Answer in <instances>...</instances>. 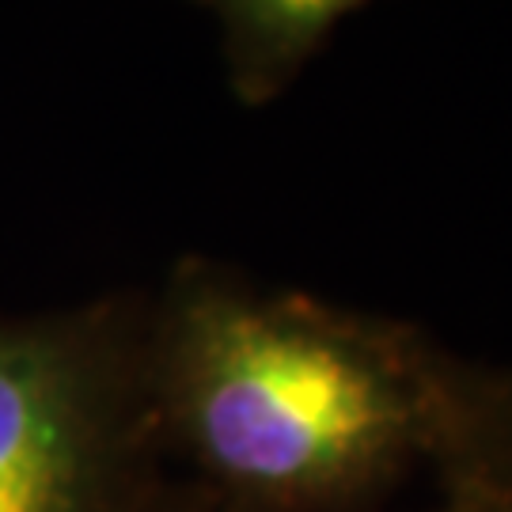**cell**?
I'll return each mask as SVG.
<instances>
[{"instance_id":"obj_1","label":"cell","mask_w":512,"mask_h":512,"mask_svg":"<svg viewBox=\"0 0 512 512\" xmlns=\"http://www.w3.org/2000/svg\"><path fill=\"white\" fill-rule=\"evenodd\" d=\"M148 387L194 512H357L452 452L497 376L418 327L186 262Z\"/></svg>"},{"instance_id":"obj_2","label":"cell","mask_w":512,"mask_h":512,"mask_svg":"<svg viewBox=\"0 0 512 512\" xmlns=\"http://www.w3.org/2000/svg\"><path fill=\"white\" fill-rule=\"evenodd\" d=\"M137 304L0 315V512H194L164 452Z\"/></svg>"},{"instance_id":"obj_3","label":"cell","mask_w":512,"mask_h":512,"mask_svg":"<svg viewBox=\"0 0 512 512\" xmlns=\"http://www.w3.org/2000/svg\"><path fill=\"white\" fill-rule=\"evenodd\" d=\"M224 31L239 99L262 103L293 80L330 27L368 0H202Z\"/></svg>"},{"instance_id":"obj_4","label":"cell","mask_w":512,"mask_h":512,"mask_svg":"<svg viewBox=\"0 0 512 512\" xmlns=\"http://www.w3.org/2000/svg\"><path fill=\"white\" fill-rule=\"evenodd\" d=\"M433 475L437 501L425 512H512V380H497Z\"/></svg>"}]
</instances>
